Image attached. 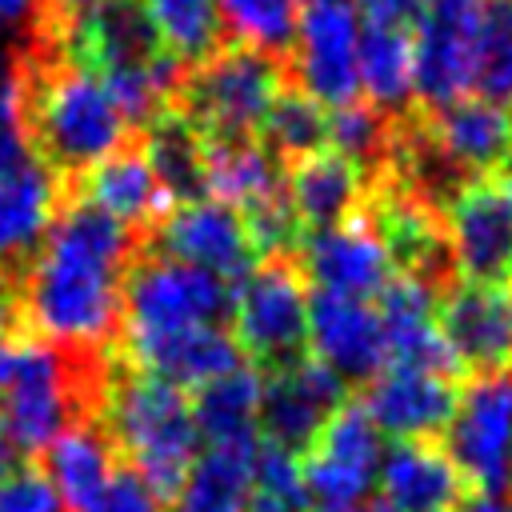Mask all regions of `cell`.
<instances>
[{
    "label": "cell",
    "mask_w": 512,
    "mask_h": 512,
    "mask_svg": "<svg viewBox=\"0 0 512 512\" xmlns=\"http://www.w3.org/2000/svg\"><path fill=\"white\" fill-rule=\"evenodd\" d=\"M372 512H392V508H384V504H376V508H372Z\"/></svg>",
    "instance_id": "cell-46"
},
{
    "label": "cell",
    "mask_w": 512,
    "mask_h": 512,
    "mask_svg": "<svg viewBox=\"0 0 512 512\" xmlns=\"http://www.w3.org/2000/svg\"><path fill=\"white\" fill-rule=\"evenodd\" d=\"M364 408L376 420V428L392 440H432L448 428L456 408V388L448 376L420 372V368H396L388 364L376 380L364 384Z\"/></svg>",
    "instance_id": "cell-21"
},
{
    "label": "cell",
    "mask_w": 512,
    "mask_h": 512,
    "mask_svg": "<svg viewBox=\"0 0 512 512\" xmlns=\"http://www.w3.org/2000/svg\"><path fill=\"white\" fill-rule=\"evenodd\" d=\"M456 512H512V500L508 496H492V492H468Z\"/></svg>",
    "instance_id": "cell-41"
},
{
    "label": "cell",
    "mask_w": 512,
    "mask_h": 512,
    "mask_svg": "<svg viewBox=\"0 0 512 512\" xmlns=\"http://www.w3.org/2000/svg\"><path fill=\"white\" fill-rule=\"evenodd\" d=\"M356 8L368 16V24L392 28H416L424 16V0H356Z\"/></svg>",
    "instance_id": "cell-39"
},
{
    "label": "cell",
    "mask_w": 512,
    "mask_h": 512,
    "mask_svg": "<svg viewBox=\"0 0 512 512\" xmlns=\"http://www.w3.org/2000/svg\"><path fill=\"white\" fill-rule=\"evenodd\" d=\"M344 400H348V384L308 352L296 364H288L264 380L260 416H256L260 440H272V444L304 456V448L320 436L324 420Z\"/></svg>",
    "instance_id": "cell-13"
},
{
    "label": "cell",
    "mask_w": 512,
    "mask_h": 512,
    "mask_svg": "<svg viewBox=\"0 0 512 512\" xmlns=\"http://www.w3.org/2000/svg\"><path fill=\"white\" fill-rule=\"evenodd\" d=\"M0 512H64V500L44 468L16 464L0 476Z\"/></svg>",
    "instance_id": "cell-36"
},
{
    "label": "cell",
    "mask_w": 512,
    "mask_h": 512,
    "mask_svg": "<svg viewBox=\"0 0 512 512\" xmlns=\"http://www.w3.org/2000/svg\"><path fill=\"white\" fill-rule=\"evenodd\" d=\"M144 236L88 200L60 204L40 252L16 284L20 328L28 336L112 352L124 332V276Z\"/></svg>",
    "instance_id": "cell-1"
},
{
    "label": "cell",
    "mask_w": 512,
    "mask_h": 512,
    "mask_svg": "<svg viewBox=\"0 0 512 512\" xmlns=\"http://www.w3.org/2000/svg\"><path fill=\"white\" fill-rule=\"evenodd\" d=\"M240 352L268 372H280L308 356V276L296 256L260 260L232 300Z\"/></svg>",
    "instance_id": "cell-6"
},
{
    "label": "cell",
    "mask_w": 512,
    "mask_h": 512,
    "mask_svg": "<svg viewBox=\"0 0 512 512\" xmlns=\"http://www.w3.org/2000/svg\"><path fill=\"white\" fill-rule=\"evenodd\" d=\"M256 140L280 160V164H296L312 152H324L328 144V112L320 100H312L304 88H296L292 80L280 88V96L272 100V108L264 112Z\"/></svg>",
    "instance_id": "cell-30"
},
{
    "label": "cell",
    "mask_w": 512,
    "mask_h": 512,
    "mask_svg": "<svg viewBox=\"0 0 512 512\" xmlns=\"http://www.w3.org/2000/svg\"><path fill=\"white\" fill-rule=\"evenodd\" d=\"M144 12L152 20L160 44L188 68L204 64L208 56H216L228 44L216 0H144Z\"/></svg>",
    "instance_id": "cell-31"
},
{
    "label": "cell",
    "mask_w": 512,
    "mask_h": 512,
    "mask_svg": "<svg viewBox=\"0 0 512 512\" xmlns=\"http://www.w3.org/2000/svg\"><path fill=\"white\" fill-rule=\"evenodd\" d=\"M472 92L512 108V0H480V64Z\"/></svg>",
    "instance_id": "cell-34"
},
{
    "label": "cell",
    "mask_w": 512,
    "mask_h": 512,
    "mask_svg": "<svg viewBox=\"0 0 512 512\" xmlns=\"http://www.w3.org/2000/svg\"><path fill=\"white\" fill-rule=\"evenodd\" d=\"M296 260L320 292H336V296H352V300L380 296L388 288V280L396 276L392 260L364 212H356L352 220H344L336 228L304 232Z\"/></svg>",
    "instance_id": "cell-16"
},
{
    "label": "cell",
    "mask_w": 512,
    "mask_h": 512,
    "mask_svg": "<svg viewBox=\"0 0 512 512\" xmlns=\"http://www.w3.org/2000/svg\"><path fill=\"white\" fill-rule=\"evenodd\" d=\"M444 452L472 492H512V368L476 372L456 392Z\"/></svg>",
    "instance_id": "cell-7"
},
{
    "label": "cell",
    "mask_w": 512,
    "mask_h": 512,
    "mask_svg": "<svg viewBox=\"0 0 512 512\" xmlns=\"http://www.w3.org/2000/svg\"><path fill=\"white\" fill-rule=\"evenodd\" d=\"M456 280L512 284V172L464 180L444 200Z\"/></svg>",
    "instance_id": "cell-8"
},
{
    "label": "cell",
    "mask_w": 512,
    "mask_h": 512,
    "mask_svg": "<svg viewBox=\"0 0 512 512\" xmlns=\"http://www.w3.org/2000/svg\"><path fill=\"white\" fill-rule=\"evenodd\" d=\"M436 324L460 372L512 368V284H448L436 304Z\"/></svg>",
    "instance_id": "cell-14"
},
{
    "label": "cell",
    "mask_w": 512,
    "mask_h": 512,
    "mask_svg": "<svg viewBox=\"0 0 512 512\" xmlns=\"http://www.w3.org/2000/svg\"><path fill=\"white\" fill-rule=\"evenodd\" d=\"M144 248L156 252V256H168V260H180V264L208 268V272L224 276L228 284H240L260 264L256 248L248 240L244 216L232 204L216 200V196L176 204L144 236Z\"/></svg>",
    "instance_id": "cell-12"
},
{
    "label": "cell",
    "mask_w": 512,
    "mask_h": 512,
    "mask_svg": "<svg viewBox=\"0 0 512 512\" xmlns=\"http://www.w3.org/2000/svg\"><path fill=\"white\" fill-rule=\"evenodd\" d=\"M92 4H96V0H44V12L56 16V20H72V16L88 12Z\"/></svg>",
    "instance_id": "cell-43"
},
{
    "label": "cell",
    "mask_w": 512,
    "mask_h": 512,
    "mask_svg": "<svg viewBox=\"0 0 512 512\" xmlns=\"http://www.w3.org/2000/svg\"><path fill=\"white\" fill-rule=\"evenodd\" d=\"M36 160L32 140H28V124H24V100H20V84L16 76L0 88V172Z\"/></svg>",
    "instance_id": "cell-38"
},
{
    "label": "cell",
    "mask_w": 512,
    "mask_h": 512,
    "mask_svg": "<svg viewBox=\"0 0 512 512\" xmlns=\"http://www.w3.org/2000/svg\"><path fill=\"white\" fill-rule=\"evenodd\" d=\"M380 504L392 512H456L464 504V476L432 440H396L376 472Z\"/></svg>",
    "instance_id": "cell-22"
},
{
    "label": "cell",
    "mask_w": 512,
    "mask_h": 512,
    "mask_svg": "<svg viewBox=\"0 0 512 512\" xmlns=\"http://www.w3.org/2000/svg\"><path fill=\"white\" fill-rule=\"evenodd\" d=\"M88 512H168V500L132 464L120 460L112 480L104 484V492L92 500Z\"/></svg>",
    "instance_id": "cell-37"
},
{
    "label": "cell",
    "mask_w": 512,
    "mask_h": 512,
    "mask_svg": "<svg viewBox=\"0 0 512 512\" xmlns=\"http://www.w3.org/2000/svg\"><path fill=\"white\" fill-rule=\"evenodd\" d=\"M44 16V0H0V28H24V36Z\"/></svg>",
    "instance_id": "cell-40"
},
{
    "label": "cell",
    "mask_w": 512,
    "mask_h": 512,
    "mask_svg": "<svg viewBox=\"0 0 512 512\" xmlns=\"http://www.w3.org/2000/svg\"><path fill=\"white\" fill-rule=\"evenodd\" d=\"M96 420L124 464H132L164 500H172L200 456L192 400L180 388L112 360Z\"/></svg>",
    "instance_id": "cell-3"
},
{
    "label": "cell",
    "mask_w": 512,
    "mask_h": 512,
    "mask_svg": "<svg viewBox=\"0 0 512 512\" xmlns=\"http://www.w3.org/2000/svg\"><path fill=\"white\" fill-rule=\"evenodd\" d=\"M8 468H16V448H12V440H8V432L0 428V476H4Z\"/></svg>",
    "instance_id": "cell-44"
},
{
    "label": "cell",
    "mask_w": 512,
    "mask_h": 512,
    "mask_svg": "<svg viewBox=\"0 0 512 512\" xmlns=\"http://www.w3.org/2000/svg\"><path fill=\"white\" fill-rule=\"evenodd\" d=\"M248 240L256 248V260H272V256H296L304 244V224L296 216V208L288 204V192H276L252 208L240 212Z\"/></svg>",
    "instance_id": "cell-35"
},
{
    "label": "cell",
    "mask_w": 512,
    "mask_h": 512,
    "mask_svg": "<svg viewBox=\"0 0 512 512\" xmlns=\"http://www.w3.org/2000/svg\"><path fill=\"white\" fill-rule=\"evenodd\" d=\"M480 0H424L416 24V112H440L476 88Z\"/></svg>",
    "instance_id": "cell-11"
},
{
    "label": "cell",
    "mask_w": 512,
    "mask_h": 512,
    "mask_svg": "<svg viewBox=\"0 0 512 512\" xmlns=\"http://www.w3.org/2000/svg\"><path fill=\"white\" fill-rule=\"evenodd\" d=\"M256 448H260V432L208 444L196 456L184 484L176 488L168 512H244L252 496Z\"/></svg>",
    "instance_id": "cell-24"
},
{
    "label": "cell",
    "mask_w": 512,
    "mask_h": 512,
    "mask_svg": "<svg viewBox=\"0 0 512 512\" xmlns=\"http://www.w3.org/2000/svg\"><path fill=\"white\" fill-rule=\"evenodd\" d=\"M380 300V324H384V344H388V364L396 368H420L436 376H460V364L436 324V304L440 292L416 276H392L388 288L376 296Z\"/></svg>",
    "instance_id": "cell-19"
},
{
    "label": "cell",
    "mask_w": 512,
    "mask_h": 512,
    "mask_svg": "<svg viewBox=\"0 0 512 512\" xmlns=\"http://www.w3.org/2000/svg\"><path fill=\"white\" fill-rule=\"evenodd\" d=\"M400 120L404 116H388L368 100H348L328 112V140L336 144V152L356 160L368 172V180H376L396 152Z\"/></svg>",
    "instance_id": "cell-32"
},
{
    "label": "cell",
    "mask_w": 512,
    "mask_h": 512,
    "mask_svg": "<svg viewBox=\"0 0 512 512\" xmlns=\"http://www.w3.org/2000/svg\"><path fill=\"white\" fill-rule=\"evenodd\" d=\"M112 356L28 332L0 340V428L24 456L44 452L72 424L96 420Z\"/></svg>",
    "instance_id": "cell-2"
},
{
    "label": "cell",
    "mask_w": 512,
    "mask_h": 512,
    "mask_svg": "<svg viewBox=\"0 0 512 512\" xmlns=\"http://www.w3.org/2000/svg\"><path fill=\"white\" fill-rule=\"evenodd\" d=\"M308 352L344 384H368L388 368L380 312L368 300L312 292L308 296Z\"/></svg>",
    "instance_id": "cell-15"
},
{
    "label": "cell",
    "mask_w": 512,
    "mask_h": 512,
    "mask_svg": "<svg viewBox=\"0 0 512 512\" xmlns=\"http://www.w3.org/2000/svg\"><path fill=\"white\" fill-rule=\"evenodd\" d=\"M288 84V64L244 44H224L188 68L176 108L208 136H256L264 112Z\"/></svg>",
    "instance_id": "cell-4"
},
{
    "label": "cell",
    "mask_w": 512,
    "mask_h": 512,
    "mask_svg": "<svg viewBox=\"0 0 512 512\" xmlns=\"http://www.w3.org/2000/svg\"><path fill=\"white\" fill-rule=\"evenodd\" d=\"M204 136V184L208 196L232 204L236 212L284 192L280 160L256 136Z\"/></svg>",
    "instance_id": "cell-25"
},
{
    "label": "cell",
    "mask_w": 512,
    "mask_h": 512,
    "mask_svg": "<svg viewBox=\"0 0 512 512\" xmlns=\"http://www.w3.org/2000/svg\"><path fill=\"white\" fill-rule=\"evenodd\" d=\"M288 80L320 104L360 100V16L352 0H308L296 20Z\"/></svg>",
    "instance_id": "cell-10"
},
{
    "label": "cell",
    "mask_w": 512,
    "mask_h": 512,
    "mask_svg": "<svg viewBox=\"0 0 512 512\" xmlns=\"http://www.w3.org/2000/svg\"><path fill=\"white\" fill-rule=\"evenodd\" d=\"M68 200H88L96 204L100 212L116 216L120 224L136 228L140 236H148L176 204L168 200V192L160 188L144 148H140V136H132L124 148L108 152L100 164H92L84 176H76L68 188H64Z\"/></svg>",
    "instance_id": "cell-17"
},
{
    "label": "cell",
    "mask_w": 512,
    "mask_h": 512,
    "mask_svg": "<svg viewBox=\"0 0 512 512\" xmlns=\"http://www.w3.org/2000/svg\"><path fill=\"white\" fill-rule=\"evenodd\" d=\"M60 204H64V184L40 160L0 172V280L20 284Z\"/></svg>",
    "instance_id": "cell-18"
},
{
    "label": "cell",
    "mask_w": 512,
    "mask_h": 512,
    "mask_svg": "<svg viewBox=\"0 0 512 512\" xmlns=\"http://www.w3.org/2000/svg\"><path fill=\"white\" fill-rule=\"evenodd\" d=\"M312 512H356V508H312Z\"/></svg>",
    "instance_id": "cell-45"
},
{
    "label": "cell",
    "mask_w": 512,
    "mask_h": 512,
    "mask_svg": "<svg viewBox=\"0 0 512 512\" xmlns=\"http://www.w3.org/2000/svg\"><path fill=\"white\" fill-rule=\"evenodd\" d=\"M244 512H304V508H296V504H288V500H280V496H272V492L252 488V496H248V508H244Z\"/></svg>",
    "instance_id": "cell-42"
},
{
    "label": "cell",
    "mask_w": 512,
    "mask_h": 512,
    "mask_svg": "<svg viewBox=\"0 0 512 512\" xmlns=\"http://www.w3.org/2000/svg\"><path fill=\"white\" fill-rule=\"evenodd\" d=\"M116 456L120 452L112 448L100 420H84V424H72L64 436H56L44 448V472L68 512H88L92 500L112 480V472L120 464Z\"/></svg>",
    "instance_id": "cell-26"
},
{
    "label": "cell",
    "mask_w": 512,
    "mask_h": 512,
    "mask_svg": "<svg viewBox=\"0 0 512 512\" xmlns=\"http://www.w3.org/2000/svg\"><path fill=\"white\" fill-rule=\"evenodd\" d=\"M236 284L224 276L156 256L140 248L124 276V332L120 336H164L184 328H220L232 312Z\"/></svg>",
    "instance_id": "cell-5"
},
{
    "label": "cell",
    "mask_w": 512,
    "mask_h": 512,
    "mask_svg": "<svg viewBox=\"0 0 512 512\" xmlns=\"http://www.w3.org/2000/svg\"><path fill=\"white\" fill-rule=\"evenodd\" d=\"M260 392H264V376L252 364H240V368L208 380L204 388H196V396H192V420H196L200 440L220 444V440L256 436Z\"/></svg>",
    "instance_id": "cell-29"
},
{
    "label": "cell",
    "mask_w": 512,
    "mask_h": 512,
    "mask_svg": "<svg viewBox=\"0 0 512 512\" xmlns=\"http://www.w3.org/2000/svg\"><path fill=\"white\" fill-rule=\"evenodd\" d=\"M360 88L388 116L416 108V32L392 24L360 28Z\"/></svg>",
    "instance_id": "cell-28"
},
{
    "label": "cell",
    "mask_w": 512,
    "mask_h": 512,
    "mask_svg": "<svg viewBox=\"0 0 512 512\" xmlns=\"http://www.w3.org/2000/svg\"><path fill=\"white\" fill-rule=\"evenodd\" d=\"M120 360L144 376H156L180 392L204 388L208 380L244 364L240 344L224 328H184L164 336H120Z\"/></svg>",
    "instance_id": "cell-20"
},
{
    "label": "cell",
    "mask_w": 512,
    "mask_h": 512,
    "mask_svg": "<svg viewBox=\"0 0 512 512\" xmlns=\"http://www.w3.org/2000/svg\"><path fill=\"white\" fill-rule=\"evenodd\" d=\"M384 460V432L360 400H344L304 448L300 472L308 504L316 508H356L372 488Z\"/></svg>",
    "instance_id": "cell-9"
},
{
    "label": "cell",
    "mask_w": 512,
    "mask_h": 512,
    "mask_svg": "<svg viewBox=\"0 0 512 512\" xmlns=\"http://www.w3.org/2000/svg\"><path fill=\"white\" fill-rule=\"evenodd\" d=\"M368 172L348 160L344 152H312L296 164H288L284 172V192L288 204L296 208L304 232H320V228H336L344 220H352L364 200H368Z\"/></svg>",
    "instance_id": "cell-23"
},
{
    "label": "cell",
    "mask_w": 512,
    "mask_h": 512,
    "mask_svg": "<svg viewBox=\"0 0 512 512\" xmlns=\"http://www.w3.org/2000/svg\"><path fill=\"white\" fill-rule=\"evenodd\" d=\"M136 136H140V148H144V156H148V164H152V172H156V180L172 204H192V200L208 196L204 136L176 104L156 112Z\"/></svg>",
    "instance_id": "cell-27"
},
{
    "label": "cell",
    "mask_w": 512,
    "mask_h": 512,
    "mask_svg": "<svg viewBox=\"0 0 512 512\" xmlns=\"http://www.w3.org/2000/svg\"><path fill=\"white\" fill-rule=\"evenodd\" d=\"M216 4L232 44L256 48L288 64L296 44V20H300L296 0H216Z\"/></svg>",
    "instance_id": "cell-33"
}]
</instances>
